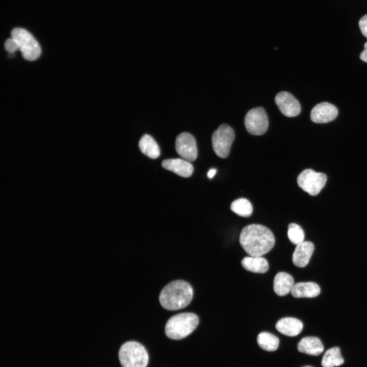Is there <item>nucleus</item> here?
<instances>
[{"mask_svg":"<svg viewBox=\"0 0 367 367\" xmlns=\"http://www.w3.org/2000/svg\"><path fill=\"white\" fill-rule=\"evenodd\" d=\"M241 246L251 256H261L269 252L275 244L273 232L267 227L252 224L244 227L239 238Z\"/></svg>","mask_w":367,"mask_h":367,"instance_id":"1","label":"nucleus"},{"mask_svg":"<svg viewBox=\"0 0 367 367\" xmlns=\"http://www.w3.org/2000/svg\"><path fill=\"white\" fill-rule=\"evenodd\" d=\"M193 289L187 282L177 280L167 284L161 291L159 300L165 309L176 310L186 307L191 302Z\"/></svg>","mask_w":367,"mask_h":367,"instance_id":"2","label":"nucleus"},{"mask_svg":"<svg viewBox=\"0 0 367 367\" xmlns=\"http://www.w3.org/2000/svg\"><path fill=\"white\" fill-rule=\"evenodd\" d=\"M198 324L199 318L195 313H178L168 320L165 326V333L171 339H180L190 334Z\"/></svg>","mask_w":367,"mask_h":367,"instance_id":"3","label":"nucleus"},{"mask_svg":"<svg viewBox=\"0 0 367 367\" xmlns=\"http://www.w3.org/2000/svg\"><path fill=\"white\" fill-rule=\"evenodd\" d=\"M119 358L123 367H146L149 357L141 344L129 341L123 344L119 351Z\"/></svg>","mask_w":367,"mask_h":367,"instance_id":"4","label":"nucleus"},{"mask_svg":"<svg viewBox=\"0 0 367 367\" xmlns=\"http://www.w3.org/2000/svg\"><path fill=\"white\" fill-rule=\"evenodd\" d=\"M11 37L16 42L24 59L33 61L41 54V48L32 35L25 29L16 28L12 30Z\"/></svg>","mask_w":367,"mask_h":367,"instance_id":"5","label":"nucleus"},{"mask_svg":"<svg viewBox=\"0 0 367 367\" xmlns=\"http://www.w3.org/2000/svg\"><path fill=\"white\" fill-rule=\"evenodd\" d=\"M234 137V132L230 126L223 124L219 126L212 136L213 148L217 156L227 157Z\"/></svg>","mask_w":367,"mask_h":367,"instance_id":"6","label":"nucleus"},{"mask_svg":"<svg viewBox=\"0 0 367 367\" xmlns=\"http://www.w3.org/2000/svg\"><path fill=\"white\" fill-rule=\"evenodd\" d=\"M326 174L311 169L302 171L297 177V184L303 191L311 196L318 195L325 186Z\"/></svg>","mask_w":367,"mask_h":367,"instance_id":"7","label":"nucleus"},{"mask_svg":"<svg viewBox=\"0 0 367 367\" xmlns=\"http://www.w3.org/2000/svg\"><path fill=\"white\" fill-rule=\"evenodd\" d=\"M244 124L247 132L253 135H261L268 129L269 121L264 108L257 107L249 110L246 115Z\"/></svg>","mask_w":367,"mask_h":367,"instance_id":"8","label":"nucleus"},{"mask_svg":"<svg viewBox=\"0 0 367 367\" xmlns=\"http://www.w3.org/2000/svg\"><path fill=\"white\" fill-rule=\"evenodd\" d=\"M175 149L177 153L184 160L194 161L197 156V149L194 137L190 133L180 134L175 140Z\"/></svg>","mask_w":367,"mask_h":367,"instance_id":"9","label":"nucleus"},{"mask_svg":"<svg viewBox=\"0 0 367 367\" xmlns=\"http://www.w3.org/2000/svg\"><path fill=\"white\" fill-rule=\"evenodd\" d=\"M275 101L281 113L286 117H295L301 112L300 103L289 92L282 91L278 93L275 96Z\"/></svg>","mask_w":367,"mask_h":367,"instance_id":"10","label":"nucleus"},{"mask_svg":"<svg viewBox=\"0 0 367 367\" xmlns=\"http://www.w3.org/2000/svg\"><path fill=\"white\" fill-rule=\"evenodd\" d=\"M338 115L337 108L327 102H321L311 110L310 119L316 123H325L334 120Z\"/></svg>","mask_w":367,"mask_h":367,"instance_id":"11","label":"nucleus"},{"mask_svg":"<svg viewBox=\"0 0 367 367\" xmlns=\"http://www.w3.org/2000/svg\"><path fill=\"white\" fill-rule=\"evenodd\" d=\"M162 166L183 177L191 176L193 172V166L190 162L181 159H170L163 160Z\"/></svg>","mask_w":367,"mask_h":367,"instance_id":"12","label":"nucleus"},{"mask_svg":"<svg viewBox=\"0 0 367 367\" xmlns=\"http://www.w3.org/2000/svg\"><path fill=\"white\" fill-rule=\"evenodd\" d=\"M314 250L313 244L309 241H303L297 245L293 252V264L299 268L305 267L309 263Z\"/></svg>","mask_w":367,"mask_h":367,"instance_id":"13","label":"nucleus"},{"mask_svg":"<svg viewBox=\"0 0 367 367\" xmlns=\"http://www.w3.org/2000/svg\"><path fill=\"white\" fill-rule=\"evenodd\" d=\"M303 323L299 320L291 317L280 319L276 324V329L281 334L295 336L299 334L303 329Z\"/></svg>","mask_w":367,"mask_h":367,"instance_id":"14","label":"nucleus"},{"mask_svg":"<svg viewBox=\"0 0 367 367\" xmlns=\"http://www.w3.org/2000/svg\"><path fill=\"white\" fill-rule=\"evenodd\" d=\"M297 348L301 353L315 356L320 355L324 350L322 342L319 338L314 336L302 338L298 343Z\"/></svg>","mask_w":367,"mask_h":367,"instance_id":"15","label":"nucleus"},{"mask_svg":"<svg viewBox=\"0 0 367 367\" xmlns=\"http://www.w3.org/2000/svg\"><path fill=\"white\" fill-rule=\"evenodd\" d=\"M294 285L293 277L286 272H278L275 275L273 281V289L278 296H283L288 294Z\"/></svg>","mask_w":367,"mask_h":367,"instance_id":"16","label":"nucleus"},{"mask_svg":"<svg viewBox=\"0 0 367 367\" xmlns=\"http://www.w3.org/2000/svg\"><path fill=\"white\" fill-rule=\"evenodd\" d=\"M320 292V287L317 283L304 282L295 284L291 292L295 298H312L318 296Z\"/></svg>","mask_w":367,"mask_h":367,"instance_id":"17","label":"nucleus"},{"mask_svg":"<svg viewBox=\"0 0 367 367\" xmlns=\"http://www.w3.org/2000/svg\"><path fill=\"white\" fill-rule=\"evenodd\" d=\"M241 265L245 270L256 273H264L269 269L267 260L261 256L245 257Z\"/></svg>","mask_w":367,"mask_h":367,"instance_id":"18","label":"nucleus"},{"mask_svg":"<svg viewBox=\"0 0 367 367\" xmlns=\"http://www.w3.org/2000/svg\"><path fill=\"white\" fill-rule=\"evenodd\" d=\"M141 151L148 157L155 159L160 154L159 146L153 138L148 134H144L139 142Z\"/></svg>","mask_w":367,"mask_h":367,"instance_id":"19","label":"nucleus"},{"mask_svg":"<svg viewBox=\"0 0 367 367\" xmlns=\"http://www.w3.org/2000/svg\"><path fill=\"white\" fill-rule=\"evenodd\" d=\"M344 362L340 349L335 347L325 352L322 357L321 364L323 367H334L343 364Z\"/></svg>","mask_w":367,"mask_h":367,"instance_id":"20","label":"nucleus"},{"mask_svg":"<svg viewBox=\"0 0 367 367\" xmlns=\"http://www.w3.org/2000/svg\"><path fill=\"white\" fill-rule=\"evenodd\" d=\"M258 345L267 351H274L277 349L279 340L275 335L267 332L260 333L257 337Z\"/></svg>","mask_w":367,"mask_h":367,"instance_id":"21","label":"nucleus"},{"mask_svg":"<svg viewBox=\"0 0 367 367\" xmlns=\"http://www.w3.org/2000/svg\"><path fill=\"white\" fill-rule=\"evenodd\" d=\"M230 209L237 215L243 217H249L253 212L250 202L243 198L234 200L230 205Z\"/></svg>","mask_w":367,"mask_h":367,"instance_id":"22","label":"nucleus"},{"mask_svg":"<svg viewBox=\"0 0 367 367\" xmlns=\"http://www.w3.org/2000/svg\"><path fill=\"white\" fill-rule=\"evenodd\" d=\"M287 236L293 244L297 245L304 241V232L300 225L292 223L288 226Z\"/></svg>","mask_w":367,"mask_h":367,"instance_id":"23","label":"nucleus"},{"mask_svg":"<svg viewBox=\"0 0 367 367\" xmlns=\"http://www.w3.org/2000/svg\"><path fill=\"white\" fill-rule=\"evenodd\" d=\"M5 47L9 53H14L18 50V46L16 41L12 37L7 39L5 43Z\"/></svg>","mask_w":367,"mask_h":367,"instance_id":"24","label":"nucleus"},{"mask_svg":"<svg viewBox=\"0 0 367 367\" xmlns=\"http://www.w3.org/2000/svg\"><path fill=\"white\" fill-rule=\"evenodd\" d=\"M358 24L362 34L367 38V14L360 18Z\"/></svg>","mask_w":367,"mask_h":367,"instance_id":"25","label":"nucleus"},{"mask_svg":"<svg viewBox=\"0 0 367 367\" xmlns=\"http://www.w3.org/2000/svg\"><path fill=\"white\" fill-rule=\"evenodd\" d=\"M364 49L360 55V58L363 61L367 63V42L364 45Z\"/></svg>","mask_w":367,"mask_h":367,"instance_id":"26","label":"nucleus"},{"mask_svg":"<svg viewBox=\"0 0 367 367\" xmlns=\"http://www.w3.org/2000/svg\"><path fill=\"white\" fill-rule=\"evenodd\" d=\"M217 170L215 168L211 169L207 172V177L211 179L212 178L216 173Z\"/></svg>","mask_w":367,"mask_h":367,"instance_id":"27","label":"nucleus"},{"mask_svg":"<svg viewBox=\"0 0 367 367\" xmlns=\"http://www.w3.org/2000/svg\"><path fill=\"white\" fill-rule=\"evenodd\" d=\"M303 367H312V366H303Z\"/></svg>","mask_w":367,"mask_h":367,"instance_id":"28","label":"nucleus"}]
</instances>
